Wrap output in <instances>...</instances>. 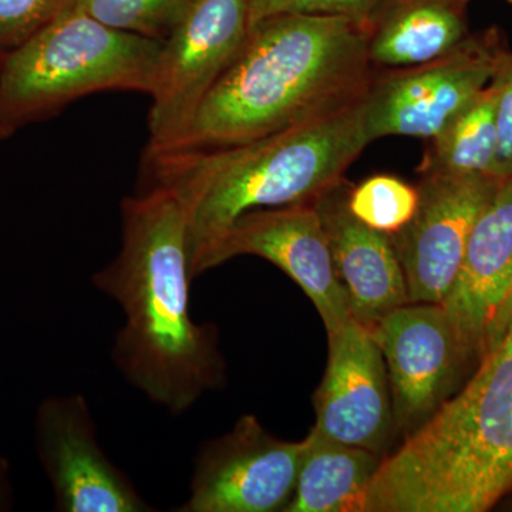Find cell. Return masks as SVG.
I'll list each match as a JSON object with an SVG mask.
<instances>
[{"mask_svg": "<svg viewBox=\"0 0 512 512\" xmlns=\"http://www.w3.org/2000/svg\"><path fill=\"white\" fill-rule=\"evenodd\" d=\"M0 59H2V57H0Z\"/></svg>", "mask_w": 512, "mask_h": 512, "instance_id": "28", "label": "cell"}, {"mask_svg": "<svg viewBox=\"0 0 512 512\" xmlns=\"http://www.w3.org/2000/svg\"><path fill=\"white\" fill-rule=\"evenodd\" d=\"M503 180L494 175L423 173L412 221L392 235L413 303H441L453 286L471 229Z\"/></svg>", "mask_w": 512, "mask_h": 512, "instance_id": "11", "label": "cell"}, {"mask_svg": "<svg viewBox=\"0 0 512 512\" xmlns=\"http://www.w3.org/2000/svg\"><path fill=\"white\" fill-rule=\"evenodd\" d=\"M121 248L93 276L119 303L124 326L113 360L127 382L168 412L190 410L224 377L217 330L190 315V252L180 202L160 187L121 204Z\"/></svg>", "mask_w": 512, "mask_h": 512, "instance_id": "1", "label": "cell"}, {"mask_svg": "<svg viewBox=\"0 0 512 512\" xmlns=\"http://www.w3.org/2000/svg\"><path fill=\"white\" fill-rule=\"evenodd\" d=\"M501 39L468 36L441 59L373 77L362 100L369 143L389 136L433 140L493 80Z\"/></svg>", "mask_w": 512, "mask_h": 512, "instance_id": "7", "label": "cell"}, {"mask_svg": "<svg viewBox=\"0 0 512 512\" xmlns=\"http://www.w3.org/2000/svg\"><path fill=\"white\" fill-rule=\"evenodd\" d=\"M349 188L343 180L313 204L322 218L352 316L370 328L386 313L409 303V292L392 238L353 217Z\"/></svg>", "mask_w": 512, "mask_h": 512, "instance_id": "14", "label": "cell"}, {"mask_svg": "<svg viewBox=\"0 0 512 512\" xmlns=\"http://www.w3.org/2000/svg\"><path fill=\"white\" fill-rule=\"evenodd\" d=\"M386 0H249L251 28L261 20L288 13L343 16L369 25Z\"/></svg>", "mask_w": 512, "mask_h": 512, "instance_id": "21", "label": "cell"}, {"mask_svg": "<svg viewBox=\"0 0 512 512\" xmlns=\"http://www.w3.org/2000/svg\"><path fill=\"white\" fill-rule=\"evenodd\" d=\"M417 205L419 188L394 175H373L348 192V208L353 217L389 237L412 221Z\"/></svg>", "mask_w": 512, "mask_h": 512, "instance_id": "19", "label": "cell"}, {"mask_svg": "<svg viewBox=\"0 0 512 512\" xmlns=\"http://www.w3.org/2000/svg\"><path fill=\"white\" fill-rule=\"evenodd\" d=\"M72 3L110 28L165 39L190 8L192 0H72Z\"/></svg>", "mask_w": 512, "mask_h": 512, "instance_id": "20", "label": "cell"}, {"mask_svg": "<svg viewBox=\"0 0 512 512\" xmlns=\"http://www.w3.org/2000/svg\"><path fill=\"white\" fill-rule=\"evenodd\" d=\"M367 144L359 101L238 146L146 154V188H164L180 202L191 269L242 215L311 204L342 183Z\"/></svg>", "mask_w": 512, "mask_h": 512, "instance_id": "3", "label": "cell"}, {"mask_svg": "<svg viewBox=\"0 0 512 512\" xmlns=\"http://www.w3.org/2000/svg\"><path fill=\"white\" fill-rule=\"evenodd\" d=\"M511 328H512V325H511ZM508 330H510V329H508Z\"/></svg>", "mask_w": 512, "mask_h": 512, "instance_id": "27", "label": "cell"}, {"mask_svg": "<svg viewBox=\"0 0 512 512\" xmlns=\"http://www.w3.org/2000/svg\"><path fill=\"white\" fill-rule=\"evenodd\" d=\"M382 460V454L326 439L312 429L285 512H362Z\"/></svg>", "mask_w": 512, "mask_h": 512, "instance_id": "17", "label": "cell"}, {"mask_svg": "<svg viewBox=\"0 0 512 512\" xmlns=\"http://www.w3.org/2000/svg\"><path fill=\"white\" fill-rule=\"evenodd\" d=\"M512 325V278L508 291L505 293L503 302H501L500 308L495 313L493 323H491L490 332H488L487 339V355L490 350H493L495 346L500 345L501 340L507 335L508 329Z\"/></svg>", "mask_w": 512, "mask_h": 512, "instance_id": "24", "label": "cell"}, {"mask_svg": "<svg viewBox=\"0 0 512 512\" xmlns=\"http://www.w3.org/2000/svg\"><path fill=\"white\" fill-rule=\"evenodd\" d=\"M36 446L57 511L151 510L126 474L101 450L92 414L80 394L50 397L40 404Z\"/></svg>", "mask_w": 512, "mask_h": 512, "instance_id": "12", "label": "cell"}, {"mask_svg": "<svg viewBox=\"0 0 512 512\" xmlns=\"http://www.w3.org/2000/svg\"><path fill=\"white\" fill-rule=\"evenodd\" d=\"M491 82L497 90V151L493 175L505 180L512 175V52L501 49Z\"/></svg>", "mask_w": 512, "mask_h": 512, "instance_id": "23", "label": "cell"}, {"mask_svg": "<svg viewBox=\"0 0 512 512\" xmlns=\"http://www.w3.org/2000/svg\"><path fill=\"white\" fill-rule=\"evenodd\" d=\"M512 278V175L471 229L463 261L441 302L471 353L487 352L488 332Z\"/></svg>", "mask_w": 512, "mask_h": 512, "instance_id": "15", "label": "cell"}, {"mask_svg": "<svg viewBox=\"0 0 512 512\" xmlns=\"http://www.w3.org/2000/svg\"><path fill=\"white\" fill-rule=\"evenodd\" d=\"M447 2L453 3V5L460 6V8L466 9L470 0H447Z\"/></svg>", "mask_w": 512, "mask_h": 512, "instance_id": "25", "label": "cell"}, {"mask_svg": "<svg viewBox=\"0 0 512 512\" xmlns=\"http://www.w3.org/2000/svg\"><path fill=\"white\" fill-rule=\"evenodd\" d=\"M241 255L259 256L285 272L311 299L328 335L353 318L313 202L242 215L195 259L192 279Z\"/></svg>", "mask_w": 512, "mask_h": 512, "instance_id": "8", "label": "cell"}, {"mask_svg": "<svg viewBox=\"0 0 512 512\" xmlns=\"http://www.w3.org/2000/svg\"><path fill=\"white\" fill-rule=\"evenodd\" d=\"M370 330L386 365L394 426L410 434L450 399L470 349L441 303H406Z\"/></svg>", "mask_w": 512, "mask_h": 512, "instance_id": "10", "label": "cell"}, {"mask_svg": "<svg viewBox=\"0 0 512 512\" xmlns=\"http://www.w3.org/2000/svg\"><path fill=\"white\" fill-rule=\"evenodd\" d=\"M507 2H508V3H511V5H512V0H507Z\"/></svg>", "mask_w": 512, "mask_h": 512, "instance_id": "26", "label": "cell"}, {"mask_svg": "<svg viewBox=\"0 0 512 512\" xmlns=\"http://www.w3.org/2000/svg\"><path fill=\"white\" fill-rule=\"evenodd\" d=\"M306 439L271 436L255 416L208 441L195 461L181 512H285L298 483Z\"/></svg>", "mask_w": 512, "mask_h": 512, "instance_id": "9", "label": "cell"}, {"mask_svg": "<svg viewBox=\"0 0 512 512\" xmlns=\"http://www.w3.org/2000/svg\"><path fill=\"white\" fill-rule=\"evenodd\" d=\"M164 39L110 28L72 2L0 59V140L90 94L150 96Z\"/></svg>", "mask_w": 512, "mask_h": 512, "instance_id": "5", "label": "cell"}, {"mask_svg": "<svg viewBox=\"0 0 512 512\" xmlns=\"http://www.w3.org/2000/svg\"><path fill=\"white\" fill-rule=\"evenodd\" d=\"M251 32L249 0H192L165 37L148 114L147 153L173 144Z\"/></svg>", "mask_w": 512, "mask_h": 512, "instance_id": "6", "label": "cell"}, {"mask_svg": "<svg viewBox=\"0 0 512 512\" xmlns=\"http://www.w3.org/2000/svg\"><path fill=\"white\" fill-rule=\"evenodd\" d=\"M328 339V366L315 396L313 430L383 454L394 417L386 365L372 330L352 318Z\"/></svg>", "mask_w": 512, "mask_h": 512, "instance_id": "13", "label": "cell"}, {"mask_svg": "<svg viewBox=\"0 0 512 512\" xmlns=\"http://www.w3.org/2000/svg\"><path fill=\"white\" fill-rule=\"evenodd\" d=\"M497 90L493 82L431 140L420 173L493 175L497 151Z\"/></svg>", "mask_w": 512, "mask_h": 512, "instance_id": "18", "label": "cell"}, {"mask_svg": "<svg viewBox=\"0 0 512 512\" xmlns=\"http://www.w3.org/2000/svg\"><path fill=\"white\" fill-rule=\"evenodd\" d=\"M72 0H0V57L22 45Z\"/></svg>", "mask_w": 512, "mask_h": 512, "instance_id": "22", "label": "cell"}, {"mask_svg": "<svg viewBox=\"0 0 512 512\" xmlns=\"http://www.w3.org/2000/svg\"><path fill=\"white\" fill-rule=\"evenodd\" d=\"M464 13L447 0H386L370 22V64L409 69L447 56L470 36Z\"/></svg>", "mask_w": 512, "mask_h": 512, "instance_id": "16", "label": "cell"}, {"mask_svg": "<svg viewBox=\"0 0 512 512\" xmlns=\"http://www.w3.org/2000/svg\"><path fill=\"white\" fill-rule=\"evenodd\" d=\"M369 33V25L332 15L255 23L184 133L146 154L238 146L359 103L375 77Z\"/></svg>", "mask_w": 512, "mask_h": 512, "instance_id": "2", "label": "cell"}, {"mask_svg": "<svg viewBox=\"0 0 512 512\" xmlns=\"http://www.w3.org/2000/svg\"><path fill=\"white\" fill-rule=\"evenodd\" d=\"M512 490V328L470 382L383 457L362 512H483Z\"/></svg>", "mask_w": 512, "mask_h": 512, "instance_id": "4", "label": "cell"}]
</instances>
